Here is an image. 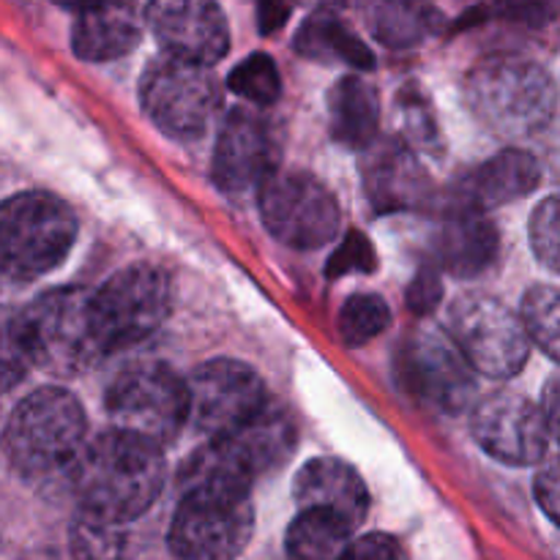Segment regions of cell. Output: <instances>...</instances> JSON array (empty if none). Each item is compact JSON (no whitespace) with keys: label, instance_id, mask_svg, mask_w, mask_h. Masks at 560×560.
I'll return each instance as SVG.
<instances>
[{"label":"cell","instance_id":"4fadbf2b","mask_svg":"<svg viewBox=\"0 0 560 560\" xmlns=\"http://www.w3.org/2000/svg\"><path fill=\"white\" fill-rule=\"evenodd\" d=\"M397 381L416 402L441 413H463L476 397L474 370L438 331H413L402 339L394 359Z\"/></svg>","mask_w":560,"mask_h":560},{"label":"cell","instance_id":"e575fe53","mask_svg":"<svg viewBox=\"0 0 560 560\" xmlns=\"http://www.w3.org/2000/svg\"><path fill=\"white\" fill-rule=\"evenodd\" d=\"M534 492L541 512L560 528V454L558 457L545 459V465H541L539 474H536Z\"/></svg>","mask_w":560,"mask_h":560},{"label":"cell","instance_id":"83f0119b","mask_svg":"<svg viewBox=\"0 0 560 560\" xmlns=\"http://www.w3.org/2000/svg\"><path fill=\"white\" fill-rule=\"evenodd\" d=\"M523 323L530 342L560 364V288L536 284L523 299Z\"/></svg>","mask_w":560,"mask_h":560},{"label":"cell","instance_id":"52a82bcc","mask_svg":"<svg viewBox=\"0 0 560 560\" xmlns=\"http://www.w3.org/2000/svg\"><path fill=\"white\" fill-rule=\"evenodd\" d=\"M113 430L164 448L189 421V388L170 366L137 364L120 372L107 388Z\"/></svg>","mask_w":560,"mask_h":560},{"label":"cell","instance_id":"d6a6232c","mask_svg":"<svg viewBox=\"0 0 560 560\" xmlns=\"http://www.w3.org/2000/svg\"><path fill=\"white\" fill-rule=\"evenodd\" d=\"M495 9L506 22L534 31L560 20V0H495Z\"/></svg>","mask_w":560,"mask_h":560},{"label":"cell","instance_id":"e0dca14e","mask_svg":"<svg viewBox=\"0 0 560 560\" xmlns=\"http://www.w3.org/2000/svg\"><path fill=\"white\" fill-rule=\"evenodd\" d=\"M361 178L370 206L377 213H399L421 208L430 197V175L408 142L377 137L361 151Z\"/></svg>","mask_w":560,"mask_h":560},{"label":"cell","instance_id":"7a4b0ae2","mask_svg":"<svg viewBox=\"0 0 560 560\" xmlns=\"http://www.w3.org/2000/svg\"><path fill=\"white\" fill-rule=\"evenodd\" d=\"M470 113L492 135L520 140L550 126L558 85L550 71L523 55H490L465 80Z\"/></svg>","mask_w":560,"mask_h":560},{"label":"cell","instance_id":"4dcf8cb0","mask_svg":"<svg viewBox=\"0 0 560 560\" xmlns=\"http://www.w3.org/2000/svg\"><path fill=\"white\" fill-rule=\"evenodd\" d=\"M31 366L20 315L0 310V397L11 392L27 375Z\"/></svg>","mask_w":560,"mask_h":560},{"label":"cell","instance_id":"ba28073f","mask_svg":"<svg viewBox=\"0 0 560 560\" xmlns=\"http://www.w3.org/2000/svg\"><path fill=\"white\" fill-rule=\"evenodd\" d=\"M140 102L148 118L175 140H195L206 135L222 104V91L211 69L186 60H151L140 80Z\"/></svg>","mask_w":560,"mask_h":560},{"label":"cell","instance_id":"836d02e7","mask_svg":"<svg viewBox=\"0 0 560 560\" xmlns=\"http://www.w3.org/2000/svg\"><path fill=\"white\" fill-rule=\"evenodd\" d=\"M375 271V252L372 244L361 233H350V238L342 241L328 262V277L337 279L342 273H370Z\"/></svg>","mask_w":560,"mask_h":560},{"label":"cell","instance_id":"f546056e","mask_svg":"<svg viewBox=\"0 0 560 560\" xmlns=\"http://www.w3.org/2000/svg\"><path fill=\"white\" fill-rule=\"evenodd\" d=\"M230 91L238 93L255 107H271L282 96V77H279L277 63L271 55L255 52L241 60L228 77Z\"/></svg>","mask_w":560,"mask_h":560},{"label":"cell","instance_id":"74e56055","mask_svg":"<svg viewBox=\"0 0 560 560\" xmlns=\"http://www.w3.org/2000/svg\"><path fill=\"white\" fill-rule=\"evenodd\" d=\"M541 410H545L547 427H550V438H556L560 446V372L547 381L545 397H541Z\"/></svg>","mask_w":560,"mask_h":560},{"label":"cell","instance_id":"ee69618b","mask_svg":"<svg viewBox=\"0 0 560 560\" xmlns=\"http://www.w3.org/2000/svg\"><path fill=\"white\" fill-rule=\"evenodd\" d=\"M0 277H3V268H0Z\"/></svg>","mask_w":560,"mask_h":560},{"label":"cell","instance_id":"9a60e30c","mask_svg":"<svg viewBox=\"0 0 560 560\" xmlns=\"http://www.w3.org/2000/svg\"><path fill=\"white\" fill-rule=\"evenodd\" d=\"M145 20L170 58L211 69L230 49L228 16L217 0H148Z\"/></svg>","mask_w":560,"mask_h":560},{"label":"cell","instance_id":"d6986e66","mask_svg":"<svg viewBox=\"0 0 560 560\" xmlns=\"http://www.w3.org/2000/svg\"><path fill=\"white\" fill-rule=\"evenodd\" d=\"M541 164L523 148H506L470 170L457 189L459 211L481 213L490 208L509 206L539 189Z\"/></svg>","mask_w":560,"mask_h":560},{"label":"cell","instance_id":"277c9868","mask_svg":"<svg viewBox=\"0 0 560 560\" xmlns=\"http://www.w3.org/2000/svg\"><path fill=\"white\" fill-rule=\"evenodd\" d=\"M20 320L31 364L49 375H82L107 355L91 290H49L20 312Z\"/></svg>","mask_w":560,"mask_h":560},{"label":"cell","instance_id":"7c38bea8","mask_svg":"<svg viewBox=\"0 0 560 560\" xmlns=\"http://www.w3.org/2000/svg\"><path fill=\"white\" fill-rule=\"evenodd\" d=\"M186 388L189 421L211 441L235 435L271 405L262 377L235 359L206 361L186 381Z\"/></svg>","mask_w":560,"mask_h":560},{"label":"cell","instance_id":"603a6c76","mask_svg":"<svg viewBox=\"0 0 560 560\" xmlns=\"http://www.w3.org/2000/svg\"><path fill=\"white\" fill-rule=\"evenodd\" d=\"M359 11L375 42L392 49L419 47L443 25L430 0H359Z\"/></svg>","mask_w":560,"mask_h":560},{"label":"cell","instance_id":"ac0fdd59","mask_svg":"<svg viewBox=\"0 0 560 560\" xmlns=\"http://www.w3.org/2000/svg\"><path fill=\"white\" fill-rule=\"evenodd\" d=\"M293 495L301 512H326L350 530L359 528L370 512V490L355 468L337 457L310 459L295 476Z\"/></svg>","mask_w":560,"mask_h":560},{"label":"cell","instance_id":"d4e9b609","mask_svg":"<svg viewBox=\"0 0 560 560\" xmlns=\"http://www.w3.org/2000/svg\"><path fill=\"white\" fill-rule=\"evenodd\" d=\"M295 52L317 63H348L353 69H372L375 55L364 42L331 11H317L299 27L293 42Z\"/></svg>","mask_w":560,"mask_h":560},{"label":"cell","instance_id":"b9f144b4","mask_svg":"<svg viewBox=\"0 0 560 560\" xmlns=\"http://www.w3.org/2000/svg\"><path fill=\"white\" fill-rule=\"evenodd\" d=\"M5 424H9V413L3 408V397H0V441L5 438Z\"/></svg>","mask_w":560,"mask_h":560},{"label":"cell","instance_id":"f35d334b","mask_svg":"<svg viewBox=\"0 0 560 560\" xmlns=\"http://www.w3.org/2000/svg\"><path fill=\"white\" fill-rule=\"evenodd\" d=\"M288 14V0H257V16H260L262 33H273L279 25H284Z\"/></svg>","mask_w":560,"mask_h":560},{"label":"cell","instance_id":"4316f807","mask_svg":"<svg viewBox=\"0 0 560 560\" xmlns=\"http://www.w3.org/2000/svg\"><path fill=\"white\" fill-rule=\"evenodd\" d=\"M69 541L74 560H124L129 536L124 523L80 506L71 520Z\"/></svg>","mask_w":560,"mask_h":560},{"label":"cell","instance_id":"5b68a950","mask_svg":"<svg viewBox=\"0 0 560 560\" xmlns=\"http://www.w3.org/2000/svg\"><path fill=\"white\" fill-rule=\"evenodd\" d=\"M170 525L175 560H238L255 530L252 487L186 481Z\"/></svg>","mask_w":560,"mask_h":560},{"label":"cell","instance_id":"44dd1931","mask_svg":"<svg viewBox=\"0 0 560 560\" xmlns=\"http://www.w3.org/2000/svg\"><path fill=\"white\" fill-rule=\"evenodd\" d=\"M498 249L501 241L492 222H487L481 213L457 211L438 230L435 262L452 277L474 279L495 262Z\"/></svg>","mask_w":560,"mask_h":560},{"label":"cell","instance_id":"1f68e13d","mask_svg":"<svg viewBox=\"0 0 560 560\" xmlns=\"http://www.w3.org/2000/svg\"><path fill=\"white\" fill-rule=\"evenodd\" d=\"M530 246L541 266L560 277V195L547 197L530 217Z\"/></svg>","mask_w":560,"mask_h":560},{"label":"cell","instance_id":"2e32d148","mask_svg":"<svg viewBox=\"0 0 560 560\" xmlns=\"http://www.w3.org/2000/svg\"><path fill=\"white\" fill-rule=\"evenodd\" d=\"M277 170V140L266 120L252 109H233L219 129L213 151V180L224 195H249Z\"/></svg>","mask_w":560,"mask_h":560},{"label":"cell","instance_id":"3957f363","mask_svg":"<svg viewBox=\"0 0 560 560\" xmlns=\"http://www.w3.org/2000/svg\"><path fill=\"white\" fill-rule=\"evenodd\" d=\"M88 419L63 388H38L9 413L5 448L27 479H69L88 446Z\"/></svg>","mask_w":560,"mask_h":560},{"label":"cell","instance_id":"7402d4cb","mask_svg":"<svg viewBox=\"0 0 560 560\" xmlns=\"http://www.w3.org/2000/svg\"><path fill=\"white\" fill-rule=\"evenodd\" d=\"M381 96L375 85L359 74H345L328 93V129L345 148L364 151L377 140Z\"/></svg>","mask_w":560,"mask_h":560},{"label":"cell","instance_id":"ab89813d","mask_svg":"<svg viewBox=\"0 0 560 560\" xmlns=\"http://www.w3.org/2000/svg\"><path fill=\"white\" fill-rule=\"evenodd\" d=\"M299 3L312 9V14H317V11H331V14H337L345 5V0H299Z\"/></svg>","mask_w":560,"mask_h":560},{"label":"cell","instance_id":"8992f818","mask_svg":"<svg viewBox=\"0 0 560 560\" xmlns=\"http://www.w3.org/2000/svg\"><path fill=\"white\" fill-rule=\"evenodd\" d=\"M77 217L49 191H22L0 202V268L3 277L36 279L69 257Z\"/></svg>","mask_w":560,"mask_h":560},{"label":"cell","instance_id":"5bb4252c","mask_svg":"<svg viewBox=\"0 0 560 560\" xmlns=\"http://www.w3.org/2000/svg\"><path fill=\"white\" fill-rule=\"evenodd\" d=\"M474 435L490 457L514 468L545 463L550 446L545 410L514 392L490 394L476 405Z\"/></svg>","mask_w":560,"mask_h":560},{"label":"cell","instance_id":"d590c367","mask_svg":"<svg viewBox=\"0 0 560 560\" xmlns=\"http://www.w3.org/2000/svg\"><path fill=\"white\" fill-rule=\"evenodd\" d=\"M345 560H408L402 545L386 534H370L350 541Z\"/></svg>","mask_w":560,"mask_h":560},{"label":"cell","instance_id":"484cf974","mask_svg":"<svg viewBox=\"0 0 560 560\" xmlns=\"http://www.w3.org/2000/svg\"><path fill=\"white\" fill-rule=\"evenodd\" d=\"M353 530L326 512H299L290 523L284 550L288 560H345Z\"/></svg>","mask_w":560,"mask_h":560},{"label":"cell","instance_id":"30bf717a","mask_svg":"<svg viewBox=\"0 0 560 560\" xmlns=\"http://www.w3.org/2000/svg\"><path fill=\"white\" fill-rule=\"evenodd\" d=\"M260 217L268 233L293 249H320L337 238V197L310 173H273L257 191Z\"/></svg>","mask_w":560,"mask_h":560},{"label":"cell","instance_id":"ffe728a7","mask_svg":"<svg viewBox=\"0 0 560 560\" xmlns=\"http://www.w3.org/2000/svg\"><path fill=\"white\" fill-rule=\"evenodd\" d=\"M142 38V20L135 0H104L80 11L71 27V49L88 63H107L129 55Z\"/></svg>","mask_w":560,"mask_h":560},{"label":"cell","instance_id":"9c48e42d","mask_svg":"<svg viewBox=\"0 0 560 560\" xmlns=\"http://www.w3.org/2000/svg\"><path fill=\"white\" fill-rule=\"evenodd\" d=\"M452 337L479 375L492 381L514 377L530 355L523 317L492 295H465L452 310Z\"/></svg>","mask_w":560,"mask_h":560},{"label":"cell","instance_id":"6da1fadb","mask_svg":"<svg viewBox=\"0 0 560 560\" xmlns=\"http://www.w3.org/2000/svg\"><path fill=\"white\" fill-rule=\"evenodd\" d=\"M71 487L82 509L129 525L162 495V448L120 430L102 432L88 441L71 474Z\"/></svg>","mask_w":560,"mask_h":560},{"label":"cell","instance_id":"cb8c5ba5","mask_svg":"<svg viewBox=\"0 0 560 560\" xmlns=\"http://www.w3.org/2000/svg\"><path fill=\"white\" fill-rule=\"evenodd\" d=\"M219 441H228L246 459V465L257 476H262L288 463L290 454L295 452L299 435H295L293 419L277 405H268L252 424H246L235 435L219 438Z\"/></svg>","mask_w":560,"mask_h":560},{"label":"cell","instance_id":"7bdbcfd3","mask_svg":"<svg viewBox=\"0 0 560 560\" xmlns=\"http://www.w3.org/2000/svg\"><path fill=\"white\" fill-rule=\"evenodd\" d=\"M36 560H55V558H36Z\"/></svg>","mask_w":560,"mask_h":560},{"label":"cell","instance_id":"8fae6325","mask_svg":"<svg viewBox=\"0 0 560 560\" xmlns=\"http://www.w3.org/2000/svg\"><path fill=\"white\" fill-rule=\"evenodd\" d=\"M96 320L107 353L142 342L162 328L173 310L167 273L153 266H129L93 293Z\"/></svg>","mask_w":560,"mask_h":560},{"label":"cell","instance_id":"8d00e7d4","mask_svg":"<svg viewBox=\"0 0 560 560\" xmlns=\"http://www.w3.org/2000/svg\"><path fill=\"white\" fill-rule=\"evenodd\" d=\"M443 295V284L441 277H438V268L424 266L419 273L413 277L408 288V306L416 312V315H430L432 310L438 306Z\"/></svg>","mask_w":560,"mask_h":560},{"label":"cell","instance_id":"60d3db41","mask_svg":"<svg viewBox=\"0 0 560 560\" xmlns=\"http://www.w3.org/2000/svg\"><path fill=\"white\" fill-rule=\"evenodd\" d=\"M52 3L60 5V9H69V11H77V14H80V11H88V9H93V5L104 3V0H52Z\"/></svg>","mask_w":560,"mask_h":560},{"label":"cell","instance_id":"f1b7e54d","mask_svg":"<svg viewBox=\"0 0 560 560\" xmlns=\"http://www.w3.org/2000/svg\"><path fill=\"white\" fill-rule=\"evenodd\" d=\"M392 323V310L386 301L375 293H359L350 295L345 301L342 312H339V337L350 348H361V345L372 342L381 337Z\"/></svg>","mask_w":560,"mask_h":560}]
</instances>
